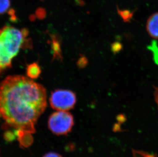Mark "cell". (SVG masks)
Segmentation results:
<instances>
[{
    "label": "cell",
    "mask_w": 158,
    "mask_h": 157,
    "mask_svg": "<svg viewBox=\"0 0 158 157\" xmlns=\"http://www.w3.org/2000/svg\"><path fill=\"white\" fill-rule=\"evenodd\" d=\"M42 85L24 76H8L0 83V117L8 127L33 134L47 107Z\"/></svg>",
    "instance_id": "1"
},
{
    "label": "cell",
    "mask_w": 158,
    "mask_h": 157,
    "mask_svg": "<svg viewBox=\"0 0 158 157\" xmlns=\"http://www.w3.org/2000/svg\"><path fill=\"white\" fill-rule=\"evenodd\" d=\"M28 35L26 29L6 26L0 29V69L10 66L20 49L25 45Z\"/></svg>",
    "instance_id": "2"
},
{
    "label": "cell",
    "mask_w": 158,
    "mask_h": 157,
    "mask_svg": "<svg viewBox=\"0 0 158 157\" xmlns=\"http://www.w3.org/2000/svg\"><path fill=\"white\" fill-rule=\"evenodd\" d=\"M74 125L72 114L68 111H57L50 116L48 127L56 135H65L71 132Z\"/></svg>",
    "instance_id": "3"
},
{
    "label": "cell",
    "mask_w": 158,
    "mask_h": 157,
    "mask_svg": "<svg viewBox=\"0 0 158 157\" xmlns=\"http://www.w3.org/2000/svg\"><path fill=\"white\" fill-rule=\"evenodd\" d=\"M49 102L54 110L68 111L73 109L76 104V95L70 91L57 89L51 94Z\"/></svg>",
    "instance_id": "4"
},
{
    "label": "cell",
    "mask_w": 158,
    "mask_h": 157,
    "mask_svg": "<svg viewBox=\"0 0 158 157\" xmlns=\"http://www.w3.org/2000/svg\"><path fill=\"white\" fill-rule=\"evenodd\" d=\"M146 30L149 35L158 40V12L152 14L146 22Z\"/></svg>",
    "instance_id": "5"
},
{
    "label": "cell",
    "mask_w": 158,
    "mask_h": 157,
    "mask_svg": "<svg viewBox=\"0 0 158 157\" xmlns=\"http://www.w3.org/2000/svg\"><path fill=\"white\" fill-rule=\"evenodd\" d=\"M17 139L21 147H28L33 142L32 134L25 132L20 130H17Z\"/></svg>",
    "instance_id": "6"
},
{
    "label": "cell",
    "mask_w": 158,
    "mask_h": 157,
    "mask_svg": "<svg viewBox=\"0 0 158 157\" xmlns=\"http://www.w3.org/2000/svg\"><path fill=\"white\" fill-rule=\"evenodd\" d=\"M26 73L27 77L32 80L37 78L41 73L40 66L36 63L30 64L27 66Z\"/></svg>",
    "instance_id": "7"
},
{
    "label": "cell",
    "mask_w": 158,
    "mask_h": 157,
    "mask_svg": "<svg viewBox=\"0 0 158 157\" xmlns=\"http://www.w3.org/2000/svg\"><path fill=\"white\" fill-rule=\"evenodd\" d=\"M10 4V0H0V14L8 12Z\"/></svg>",
    "instance_id": "8"
},
{
    "label": "cell",
    "mask_w": 158,
    "mask_h": 157,
    "mask_svg": "<svg viewBox=\"0 0 158 157\" xmlns=\"http://www.w3.org/2000/svg\"><path fill=\"white\" fill-rule=\"evenodd\" d=\"M16 138H17V130H15V132L8 131L5 133L4 138L7 141H13Z\"/></svg>",
    "instance_id": "9"
},
{
    "label": "cell",
    "mask_w": 158,
    "mask_h": 157,
    "mask_svg": "<svg viewBox=\"0 0 158 157\" xmlns=\"http://www.w3.org/2000/svg\"><path fill=\"white\" fill-rule=\"evenodd\" d=\"M43 157H63L60 155L55 152H49L45 154Z\"/></svg>",
    "instance_id": "10"
},
{
    "label": "cell",
    "mask_w": 158,
    "mask_h": 157,
    "mask_svg": "<svg viewBox=\"0 0 158 157\" xmlns=\"http://www.w3.org/2000/svg\"><path fill=\"white\" fill-rule=\"evenodd\" d=\"M121 13L119 12V14H120V15L123 16V18L124 19V18H125V16L127 15V19H130L131 17V12H129L128 11L125 10V11H121Z\"/></svg>",
    "instance_id": "11"
},
{
    "label": "cell",
    "mask_w": 158,
    "mask_h": 157,
    "mask_svg": "<svg viewBox=\"0 0 158 157\" xmlns=\"http://www.w3.org/2000/svg\"><path fill=\"white\" fill-rule=\"evenodd\" d=\"M155 91H154V96L156 102L158 105V87H154Z\"/></svg>",
    "instance_id": "12"
},
{
    "label": "cell",
    "mask_w": 158,
    "mask_h": 157,
    "mask_svg": "<svg viewBox=\"0 0 158 157\" xmlns=\"http://www.w3.org/2000/svg\"><path fill=\"white\" fill-rule=\"evenodd\" d=\"M1 69H0V71H1Z\"/></svg>",
    "instance_id": "13"
}]
</instances>
